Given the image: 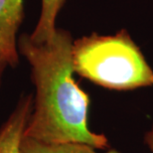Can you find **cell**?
<instances>
[{"label": "cell", "mask_w": 153, "mask_h": 153, "mask_svg": "<svg viewBox=\"0 0 153 153\" xmlns=\"http://www.w3.org/2000/svg\"><path fill=\"white\" fill-rule=\"evenodd\" d=\"M73 42L71 33L58 28L43 43L33 42L29 34L18 39V52L29 64L35 87L24 136L46 143H85L103 150L108 140L91 130L90 97L74 78Z\"/></svg>", "instance_id": "6da1fadb"}, {"label": "cell", "mask_w": 153, "mask_h": 153, "mask_svg": "<svg viewBox=\"0 0 153 153\" xmlns=\"http://www.w3.org/2000/svg\"><path fill=\"white\" fill-rule=\"evenodd\" d=\"M72 55L76 74L102 88L130 91L153 87V70L125 30L76 39Z\"/></svg>", "instance_id": "7a4b0ae2"}, {"label": "cell", "mask_w": 153, "mask_h": 153, "mask_svg": "<svg viewBox=\"0 0 153 153\" xmlns=\"http://www.w3.org/2000/svg\"><path fill=\"white\" fill-rule=\"evenodd\" d=\"M24 17V0H0V52L12 68L19 63L17 34Z\"/></svg>", "instance_id": "3957f363"}, {"label": "cell", "mask_w": 153, "mask_h": 153, "mask_svg": "<svg viewBox=\"0 0 153 153\" xmlns=\"http://www.w3.org/2000/svg\"><path fill=\"white\" fill-rule=\"evenodd\" d=\"M33 109V94L18 100L13 111L0 126V153H22V141Z\"/></svg>", "instance_id": "277c9868"}, {"label": "cell", "mask_w": 153, "mask_h": 153, "mask_svg": "<svg viewBox=\"0 0 153 153\" xmlns=\"http://www.w3.org/2000/svg\"><path fill=\"white\" fill-rule=\"evenodd\" d=\"M65 2L66 0H41L39 20L33 32L29 34L33 42L43 43L54 37L57 30V17Z\"/></svg>", "instance_id": "5b68a950"}, {"label": "cell", "mask_w": 153, "mask_h": 153, "mask_svg": "<svg viewBox=\"0 0 153 153\" xmlns=\"http://www.w3.org/2000/svg\"><path fill=\"white\" fill-rule=\"evenodd\" d=\"M22 153H99V149L85 143L64 142V143H46L23 137ZM106 153H119L115 149H111Z\"/></svg>", "instance_id": "8992f818"}, {"label": "cell", "mask_w": 153, "mask_h": 153, "mask_svg": "<svg viewBox=\"0 0 153 153\" xmlns=\"http://www.w3.org/2000/svg\"><path fill=\"white\" fill-rule=\"evenodd\" d=\"M144 141L146 143V145L148 146L149 150L153 153V125L152 127L149 129L144 135Z\"/></svg>", "instance_id": "52a82bcc"}, {"label": "cell", "mask_w": 153, "mask_h": 153, "mask_svg": "<svg viewBox=\"0 0 153 153\" xmlns=\"http://www.w3.org/2000/svg\"><path fill=\"white\" fill-rule=\"evenodd\" d=\"M6 67H8V65H7V63H6V61L4 60V58H3L1 52H0V85H1L3 73H4Z\"/></svg>", "instance_id": "ba28073f"}]
</instances>
